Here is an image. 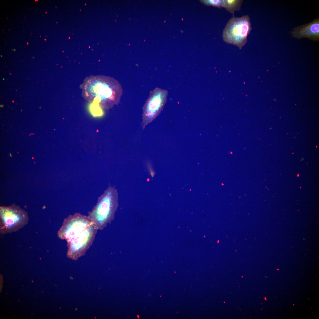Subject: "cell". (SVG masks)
Returning a JSON list of instances; mask_svg holds the SVG:
<instances>
[{"instance_id":"obj_1","label":"cell","mask_w":319,"mask_h":319,"mask_svg":"<svg viewBox=\"0 0 319 319\" xmlns=\"http://www.w3.org/2000/svg\"><path fill=\"white\" fill-rule=\"evenodd\" d=\"M80 88L85 100L106 109L118 104L123 94L122 86L118 80L103 75L87 77Z\"/></svg>"},{"instance_id":"obj_2","label":"cell","mask_w":319,"mask_h":319,"mask_svg":"<svg viewBox=\"0 0 319 319\" xmlns=\"http://www.w3.org/2000/svg\"><path fill=\"white\" fill-rule=\"evenodd\" d=\"M118 193L114 188L109 187L99 198L98 202L89 213V217L97 230H102L114 218L118 205Z\"/></svg>"},{"instance_id":"obj_3","label":"cell","mask_w":319,"mask_h":319,"mask_svg":"<svg viewBox=\"0 0 319 319\" xmlns=\"http://www.w3.org/2000/svg\"><path fill=\"white\" fill-rule=\"evenodd\" d=\"M252 29L250 18L248 15L233 17L224 29L222 38L224 41L236 45L241 49L246 43L247 38Z\"/></svg>"},{"instance_id":"obj_4","label":"cell","mask_w":319,"mask_h":319,"mask_svg":"<svg viewBox=\"0 0 319 319\" xmlns=\"http://www.w3.org/2000/svg\"><path fill=\"white\" fill-rule=\"evenodd\" d=\"M0 230L1 234L16 232L26 225L28 217L26 212L14 204L0 207Z\"/></svg>"},{"instance_id":"obj_5","label":"cell","mask_w":319,"mask_h":319,"mask_svg":"<svg viewBox=\"0 0 319 319\" xmlns=\"http://www.w3.org/2000/svg\"><path fill=\"white\" fill-rule=\"evenodd\" d=\"M168 91L158 87L150 92L143 107L142 127L144 128L159 114L167 100Z\"/></svg>"},{"instance_id":"obj_6","label":"cell","mask_w":319,"mask_h":319,"mask_svg":"<svg viewBox=\"0 0 319 319\" xmlns=\"http://www.w3.org/2000/svg\"><path fill=\"white\" fill-rule=\"evenodd\" d=\"M97 230L93 224L85 230L67 240V256L77 260L84 255L92 244Z\"/></svg>"},{"instance_id":"obj_7","label":"cell","mask_w":319,"mask_h":319,"mask_svg":"<svg viewBox=\"0 0 319 319\" xmlns=\"http://www.w3.org/2000/svg\"><path fill=\"white\" fill-rule=\"evenodd\" d=\"M93 224L88 216L80 213L70 215L65 219L58 231V237L61 239L69 240L88 228Z\"/></svg>"},{"instance_id":"obj_8","label":"cell","mask_w":319,"mask_h":319,"mask_svg":"<svg viewBox=\"0 0 319 319\" xmlns=\"http://www.w3.org/2000/svg\"><path fill=\"white\" fill-rule=\"evenodd\" d=\"M291 33L294 38L297 39L306 38L314 41H319V18L294 28Z\"/></svg>"},{"instance_id":"obj_9","label":"cell","mask_w":319,"mask_h":319,"mask_svg":"<svg viewBox=\"0 0 319 319\" xmlns=\"http://www.w3.org/2000/svg\"><path fill=\"white\" fill-rule=\"evenodd\" d=\"M225 9L233 14L235 12L240 10L243 1L241 0H224Z\"/></svg>"},{"instance_id":"obj_10","label":"cell","mask_w":319,"mask_h":319,"mask_svg":"<svg viewBox=\"0 0 319 319\" xmlns=\"http://www.w3.org/2000/svg\"><path fill=\"white\" fill-rule=\"evenodd\" d=\"M201 2L207 5H211L218 8L224 7V0H202Z\"/></svg>"},{"instance_id":"obj_11","label":"cell","mask_w":319,"mask_h":319,"mask_svg":"<svg viewBox=\"0 0 319 319\" xmlns=\"http://www.w3.org/2000/svg\"><path fill=\"white\" fill-rule=\"evenodd\" d=\"M98 104L92 102L90 106V110L92 114L94 116H99L101 114V109Z\"/></svg>"}]
</instances>
